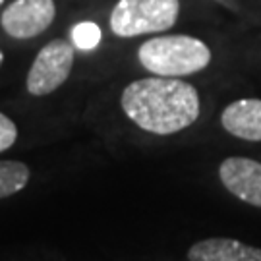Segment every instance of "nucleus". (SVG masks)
<instances>
[{"mask_svg":"<svg viewBox=\"0 0 261 261\" xmlns=\"http://www.w3.org/2000/svg\"><path fill=\"white\" fill-rule=\"evenodd\" d=\"M29 167L19 161H0V199L21 192L29 182Z\"/></svg>","mask_w":261,"mask_h":261,"instance_id":"obj_9","label":"nucleus"},{"mask_svg":"<svg viewBox=\"0 0 261 261\" xmlns=\"http://www.w3.org/2000/svg\"><path fill=\"white\" fill-rule=\"evenodd\" d=\"M2 4H4V0H0V6H2Z\"/></svg>","mask_w":261,"mask_h":261,"instance_id":"obj_13","label":"nucleus"},{"mask_svg":"<svg viewBox=\"0 0 261 261\" xmlns=\"http://www.w3.org/2000/svg\"><path fill=\"white\" fill-rule=\"evenodd\" d=\"M124 114L138 128L157 136H170L190 128L199 118V93L178 77H143L124 87Z\"/></svg>","mask_w":261,"mask_h":261,"instance_id":"obj_1","label":"nucleus"},{"mask_svg":"<svg viewBox=\"0 0 261 261\" xmlns=\"http://www.w3.org/2000/svg\"><path fill=\"white\" fill-rule=\"evenodd\" d=\"M190 261H261V250L234 238H207L188 250Z\"/></svg>","mask_w":261,"mask_h":261,"instance_id":"obj_8","label":"nucleus"},{"mask_svg":"<svg viewBox=\"0 0 261 261\" xmlns=\"http://www.w3.org/2000/svg\"><path fill=\"white\" fill-rule=\"evenodd\" d=\"M4 64V53H2V48H0V68Z\"/></svg>","mask_w":261,"mask_h":261,"instance_id":"obj_12","label":"nucleus"},{"mask_svg":"<svg viewBox=\"0 0 261 261\" xmlns=\"http://www.w3.org/2000/svg\"><path fill=\"white\" fill-rule=\"evenodd\" d=\"M18 140V126L4 112H0V153L8 151Z\"/></svg>","mask_w":261,"mask_h":261,"instance_id":"obj_11","label":"nucleus"},{"mask_svg":"<svg viewBox=\"0 0 261 261\" xmlns=\"http://www.w3.org/2000/svg\"><path fill=\"white\" fill-rule=\"evenodd\" d=\"M221 124L230 136L246 141H261V99H238L221 114Z\"/></svg>","mask_w":261,"mask_h":261,"instance_id":"obj_7","label":"nucleus"},{"mask_svg":"<svg viewBox=\"0 0 261 261\" xmlns=\"http://www.w3.org/2000/svg\"><path fill=\"white\" fill-rule=\"evenodd\" d=\"M75 60V47L64 39H53L39 50L29 66L25 87L33 97H45L56 91L72 74Z\"/></svg>","mask_w":261,"mask_h":261,"instance_id":"obj_4","label":"nucleus"},{"mask_svg":"<svg viewBox=\"0 0 261 261\" xmlns=\"http://www.w3.org/2000/svg\"><path fill=\"white\" fill-rule=\"evenodd\" d=\"M180 14V0H118L109 25L116 37L132 39L153 35L174 28Z\"/></svg>","mask_w":261,"mask_h":261,"instance_id":"obj_3","label":"nucleus"},{"mask_svg":"<svg viewBox=\"0 0 261 261\" xmlns=\"http://www.w3.org/2000/svg\"><path fill=\"white\" fill-rule=\"evenodd\" d=\"M138 58L153 75L184 77L205 70L211 50L192 35H157L138 48Z\"/></svg>","mask_w":261,"mask_h":261,"instance_id":"obj_2","label":"nucleus"},{"mask_svg":"<svg viewBox=\"0 0 261 261\" xmlns=\"http://www.w3.org/2000/svg\"><path fill=\"white\" fill-rule=\"evenodd\" d=\"M101 41V28L93 21H82L72 28V45L75 48L91 50Z\"/></svg>","mask_w":261,"mask_h":261,"instance_id":"obj_10","label":"nucleus"},{"mask_svg":"<svg viewBox=\"0 0 261 261\" xmlns=\"http://www.w3.org/2000/svg\"><path fill=\"white\" fill-rule=\"evenodd\" d=\"M55 18V0H14L2 12L0 25L10 37L33 39L45 33Z\"/></svg>","mask_w":261,"mask_h":261,"instance_id":"obj_5","label":"nucleus"},{"mask_svg":"<svg viewBox=\"0 0 261 261\" xmlns=\"http://www.w3.org/2000/svg\"><path fill=\"white\" fill-rule=\"evenodd\" d=\"M223 186L240 201L261 207V163L248 157H228L219 167Z\"/></svg>","mask_w":261,"mask_h":261,"instance_id":"obj_6","label":"nucleus"}]
</instances>
